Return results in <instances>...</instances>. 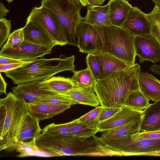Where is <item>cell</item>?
Here are the masks:
<instances>
[{
	"label": "cell",
	"mask_w": 160,
	"mask_h": 160,
	"mask_svg": "<svg viewBox=\"0 0 160 160\" xmlns=\"http://www.w3.org/2000/svg\"><path fill=\"white\" fill-rule=\"evenodd\" d=\"M155 4V5L160 6V0H151Z\"/></svg>",
	"instance_id": "bcb514c9"
},
{
	"label": "cell",
	"mask_w": 160,
	"mask_h": 160,
	"mask_svg": "<svg viewBox=\"0 0 160 160\" xmlns=\"http://www.w3.org/2000/svg\"><path fill=\"white\" fill-rule=\"evenodd\" d=\"M83 6L102 5L106 0H78Z\"/></svg>",
	"instance_id": "60d3db41"
},
{
	"label": "cell",
	"mask_w": 160,
	"mask_h": 160,
	"mask_svg": "<svg viewBox=\"0 0 160 160\" xmlns=\"http://www.w3.org/2000/svg\"><path fill=\"white\" fill-rule=\"evenodd\" d=\"M75 59L74 55L66 57L62 54L59 58L46 59L41 57L4 73L7 77L16 84L33 80L42 82L62 72L70 71L74 73L76 71Z\"/></svg>",
	"instance_id": "3957f363"
},
{
	"label": "cell",
	"mask_w": 160,
	"mask_h": 160,
	"mask_svg": "<svg viewBox=\"0 0 160 160\" xmlns=\"http://www.w3.org/2000/svg\"><path fill=\"white\" fill-rule=\"evenodd\" d=\"M11 21L4 18L0 19V48L9 37L11 30Z\"/></svg>",
	"instance_id": "836d02e7"
},
{
	"label": "cell",
	"mask_w": 160,
	"mask_h": 160,
	"mask_svg": "<svg viewBox=\"0 0 160 160\" xmlns=\"http://www.w3.org/2000/svg\"><path fill=\"white\" fill-rule=\"evenodd\" d=\"M73 121L69 122L56 124L52 123L46 126L42 129V133L48 135H71V130L73 126Z\"/></svg>",
	"instance_id": "f546056e"
},
{
	"label": "cell",
	"mask_w": 160,
	"mask_h": 160,
	"mask_svg": "<svg viewBox=\"0 0 160 160\" xmlns=\"http://www.w3.org/2000/svg\"><path fill=\"white\" fill-rule=\"evenodd\" d=\"M80 138L71 135H50L40 133L35 138L38 148L63 156H88L95 149L97 141L93 137Z\"/></svg>",
	"instance_id": "5b68a950"
},
{
	"label": "cell",
	"mask_w": 160,
	"mask_h": 160,
	"mask_svg": "<svg viewBox=\"0 0 160 160\" xmlns=\"http://www.w3.org/2000/svg\"><path fill=\"white\" fill-rule=\"evenodd\" d=\"M74 74L71 78L74 83L81 87L92 89L96 81L88 68L84 70L75 71Z\"/></svg>",
	"instance_id": "83f0119b"
},
{
	"label": "cell",
	"mask_w": 160,
	"mask_h": 160,
	"mask_svg": "<svg viewBox=\"0 0 160 160\" xmlns=\"http://www.w3.org/2000/svg\"><path fill=\"white\" fill-rule=\"evenodd\" d=\"M41 82L33 80L18 84L17 86L12 88V93L28 103L38 102L43 95L50 92L39 89V84Z\"/></svg>",
	"instance_id": "9a60e30c"
},
{
	"label": "cell",
	"mask_w": 160,
	"mask_h": 160,
	"mask_svg": "<svg viewBox=\"0 0 160 160\" xmlns=\"http://www.w3.org/2000/svg\"><path fill=\"white\" fill-rule=\"evenodd\" d=\"M141 67L138 63L130 66L95 83L92 90L103 107L122 108L128 96L140 89L138 77Z\"/></svg>",
	"instance_id": "6da1fadb"
},
{
	"label": "cell",
	"mask_w": 160,
	"mask_h": 160,
	"mask_svg": "<svg viewBox=\"0 0 160 160\" xmlns=\"http://www.w3.org/2000/svg\"><path fill=\"white\" fill-rule=\"evenodd\" d=\"M30 61L23 63H20L15 64H11L6 65H0V72H5L10 70L18 68L25 63L28 62Z\"/></svg>",
	"instance_id": "ab89813d"
},
{
	"label": "cell",
	"mask_w": 160,
	"mask_h": 160,
	"mask_svg": "<svg viewBox=\"0 0 160 160\" xmlns=\"http://www.w3.org/2000/svg\"><path fill=\"white\" fill-rule=\"evenodd\" d=\"M0 95L4 93L7 94L6 88L7 84L5 81L3 77L0 73Z\"/></svg>",
	"instance_id": "b9f144b4"
},
{
	"label": "cell",
	"mask_w": 160,
	"mask_h": 160,
	"mask_svg": "<svg viewBox=\"0 0 160 160\" xmlns=\"http://www.w3.org/2000/svg\"><path fill=\"white\" fill-rule=\"evenodd\" d=\"M48 34L57 45L68 44L65 35L58 18L51 11L41 6L32 8L27 19Z\"/></svg>",
	"instance_id": "ba28073f"
},
{
	"label": "cell",
	"mask_w": 160,
	"mask_h": 160,
	"mask_svg": "<svg viewBox=\"0 0 160 160\" xmlns=\"http://www.w3.org/2000/svg\"><path fill=\"white\" fill-rule=\"evenodd\" d=\"M142 111H138L124 106L114 115L100 123L98 132H102L129 122L142 115Z\"/></svg>",
	"instance_id": "4fadbf2b"
},
{
	"label": "cell",
	"mask_w": 160,
	"mask_h": 160,
	"mask_svg": "<svg viewBox=\"0 0 160 160\" xmlns=\"http://www.w3.org/2000/svg\"><path fill=\"white\" fill-rule=\"evenodd\" d=\"M93 26L102 42V48L100 52L114 56L130 66L136 64L135 36L123 28L114 25Z\"/></svg>",
	"instance_id": "277c9868"
},
{
	"label": "cell",
	"mask_w": 160,
	"mask_h": 160,
	"mask_svg": "<svg viewBox=\"0 0 160 160\" xmlns=\"http://www.w3.org/2000/svg\"><path fill=\"white\" fill-rule=\"evenodd\" d=\"M150 68L152 72L160 75V65L154 64Z\"/></svg>",
	"instance_id": "f6af8a7d"
},
{
	"label": "cell",
	"mask_w": 160,
	"mask_h": 160,
	"mask_svg": "<svg viewBox=\"0 0 160 160\" xmlns=\"http://www.w3.org/2000/svg\"><path fill=\"white\" fill-rule=\"evenodd\" d=\"M23 30L24 41L26 42L46 47L57 45L43 31L30 22H26Z\"/></svg>",
	"instance_id": "ac0fdd59"
},
{
	"label": "cell",
	"mask_w": 160,
	"mask_h": 160,
	"mask_svg": "<svg viewBox=\"0 0 160 160\" xmlns=\"http://www.w3.org/2000/svg\"><path fill=\"white\" fill-rule=\"evenodd\" d=\"M160 130V100L155 101L143 111L140 128L142 132Z\"/></svg>",
	"instance_id": "d6986e66"
},
{
	"label": "cell",
	"mask_w": 160,
	"mask_h": 160,
	"mask_svg": "<svg viewBox=\"0 0 160 160\" xmlns=\"http://www.w3.org/2000/svg\"><path fill=\"white\" fill-rule=\"evenodd\" d=\"M108 4L112 23L122 27L132 7L126 0H109Z\"/></svg>",
	"instance_id": "7402d4cb"
},
{
	"label": "cell",
	"mask_w": 160,
	"mask_h": 160,
	"mask_svg": "<svg viewBox=\"0 0 160 160\" xmlns=\"http://www.w3.org/2000/svg\"><path fill=\"white\" fill-rule=\"evenodd\" d=\"M28 109L31 116L39 121L52 118L64 112L71 105H56L49 104L29 103Z\"/></svg>",
	"instance_id": "ffe728a7"
},
{
	"label": "cell",
	"mask_w": 160,
	"mask_h": 160,
	"mask_svg": "<svg viewBox=\"0 0 160 160\" xmlns=\"http://www.w3.org/2000/svg\"><path fill=\"white\" fill-rule=\"evenodd\" d=\"M24 41L23 28L14 31L11 34L2 48L16 47L21 45Z\"/></svg>",
	"instance_id": "1f68e13d"
},
{
	"label": "cell",
	"mask_w": 160,
	"mask_h": 160,
	"mask_svg": "<svg viewBox=\"0 0 160 160\" xmlns=\"http://www.w3.org/2000/svg\"><path fill=\"white\" fill-rule=\"evenodd\" d=\"M42 7L53 12L58 18L66 37L68 44L78 46L76 39L78 26L83 21L82 6L78 0H42Z\"/></svg>",
	"instance_id": "8992f818"
},
{
	"label": "cell",
	"mask_w": 160,
	"mask_h": 160,
	"mask_svg": "<svg viewBox=\"0 0 160 160\" xmlns=\"http://www.w3.org/2000/svg\"><path fill=\"white\" fill-rule=\"evenodd\" d=\"M121 108L115 107H103L99 118L100 123L110 118L118 112Z\"/></svg>",
	"instance_id": "8d00e7d4"
},
{
	"label": "cell",
	"mask_w": 160,
	"mask_h": 160,
	"mask_svg": "<svg viewBox=\"0 0 160 160\" xmlns=\"http://www.w3.org/2000/svg\"><path fill=\"white\" fill-rule=\"evenodd\" d=\"M76 85L69 78L52 77L50 78L41 82L39 89L41 90L61 93H64L74 88Z\"/></svg>",
	"instance_id": "603a6c76"
},
{
	"label": "cell",
	"mask_w": 160,
	"mask_h": 160,
	"mask_svg": "<svg viewBox=\"0 0 160 160\" xmlns=\"http://www.w3.org/2000/svg\"><path fill=\"white\" fill-rule=\"evenodd\" d=\"M73 121L71 130L72 135L80 138H89L95 136L98 132V128L78 121Z\"/></svg>",
	"instance_id": "f1b7e54d"
},
{
	"label": "cell",
	"mask_w": 160,
	"mask_h": 160,
	"mask_svg": "<svg viewBox=\"0 0 160 160\" xmlns=\"http://www.w3.org/2000/svg\"><path fill=\"white\" fill-rule=\"evenodd\" d=\"M121 28L135 36L151 34V25L147 14L137 7L132 8Z\"/></svg>",
	"instance_id": "7c38bea8"
},
{
	"label": "cell",
	"mask_w": 160,
	"mask_h": 160,
	"mask_svg": "<svg viewBox=\"0 0 160 160\" xmlns=\"http://www.w3.org/2000/svg\"><path fill=\"white\" fill-rule=\"evenodd\" d=\"M93 54L100 65L101 79L130 66L122 60L109 54L101 52Z\"/></svg>",
	"instance_id": "5bb4252c"
},
{
	"label": "cell",
	"mask_w": 160,
	"mask_h": 160,
	"mask_svg": "<svg viewBox=\"0 0 160 160\" xmlns=\"http://www.w3.org/2000/svg\"><path fill=\"white\" fill-rule=\"evenodd\" d=\"M29 156L42 157L62 156L59 154L39 148V149L36 151L19 153L17 157H23Z\"/></svg>",
	"instance_id": "e575fe53"
},
{
	"label": "cell",
	"mask_w": 160,
	"mask_h": 160,
	"mask_svg": "<svg viewBox=\"0 0 160 160\" xmlns=\"http://www.w3.org/2000/svg\"><path fill=\"white\" fill-rule=\"evenodd\" d=\"M137 139H160V130L150 132H141L132 135Z\"/></svg>",
	"instance_id": "74e56055"
},
{
	"label": "cell",
	"mask_w": 160,
	"mask_h": 160,
	"mask_svg": "<svg viewBox=\"0 0 160 160\" xmlns=\"http://www.w3.org/2000/svg\"><path fill=\"white\" fill-rule=\"evenodd\" d=\"M78 104L96 107L100 104L98 98L92 89L81 87L76 85L73 89L64 93Z\"/></svg>",
	"instance_id": "cb8c5ba5"
},
{
	"label": "cell",
	"mask_w": 160,
	"mask_h": 160,
	"mask_svg": "<svg viewBox=\"0 0 160 160\" xmlns=\"http://www.w3.org/2000/svg\"><path fill=\"white\" fill-rule=\"evenodd\" d=\"M31 114L24 99L10 92L0 99V150L6 152L18 141Z\"/></svg>",
	"instance_id": "7a4b0ae2"
},
{
	"label": "cell",
	"mask_w": 160,
	"mask_h": 160,
	"mask_svg": "<svg viewBox=\"0 0 160 160\" xmlns=\"http://www.w3.org/2000/svg\"><path fill=\"white\" fill-rule=\"evenodd\" d=\"M53 47H43L24 41L17 47L2 48L0 55L24 61H30L50 53Z\"/></svg>",
	"instance_id": "30bf717a"
},
{
	"label": "cell",
	"mask_w": 160,
	"mask_h": 160,
	"mask_svg": "<svg viewBox=\"0 0 160 160\" xmlns=\"http://www.w3.org/2000/svg\"><path fill=\"white\" fill-rule=\"evenodd\" d=\"M138 81L140 90L149 101L160 100V80L150 73L140 71Z\"/></svg>",
	"instance_id": "2e32d148"
},
{
	"label": "cell",
	"mask_w": 160,
	"mask_h": 160,
	"mask_svg": "<svg viewBox=\"0 0 160 160\" xmlns=\"http://www.w3.org/2000/svg\"><path fill=\"white\" fill-rule=\"evenodd\" d=\"M93 156H122L120 153L111 150L102 146L99 142L97 145Z\"/></svg>",
	"instance_id": "d590c367"
},
{
	"label": "cell",
	"mask_w": 160,
	"mask_h": 160,
	"mask_svg": "<svg viewBox=\"0 0 160 160\" xmlns=\"http://www.w3.org/2000/svg\"><path fill=\"white\" fill-rule=\"evenodd\" d=\"M87 68L90 70L96 82L101 80L100 64L93 53L88 54L86 58Z\"/></svg>",
	"instance_id": "d6a6232c"
},
{
	"label": "cell",
	"mask_w": 160,
	"mask_h": 160,
	"mask_svg": "<svg viewBox=\"0 0 160 160\" xmlns=\"http://www.w3.org/2000/svg\"><path fill=\"white\" fill-rule=\"evenodd\" d=\"M39 121L31 115L20 134L18 141L32 145H36L35 138L41 132Z\"/></svg>",
	"instance_id": "d4e9b609"
},
{
	"label": "cell",
	"mask_w": 160,
	"mask_h": 160,
	"mask_svg": "<svg viewBox=\"0 0 160 160\" xmlns=\"http://www.w3.org/2000/svg\"><path fill=\"white\" fill-rule=\"evenodd\" d=\"M109 5L88 6L87 14L83 22L93 26L107 27L113 25L109 14Z\"/></svg>",
	"instance_id": "e0dca14e"
},
{
	"label": "cell",
	"mask_w": 160,
	"mask_h": 160,
	"mask_svg": "<svg viewBox=\"0 0 160 160\" xmlns=\"http://www.w3.org/2000/svg\"><path fill=\"white\" fill-rule=\"evenodd\" d=\"M6 0V1H7L9 3H10L11 2H12V1L14 0Z\"/></svg>",
	"instance_id": "7dc6e473"
},
{
	"label": "cell",
	"mask_w": 160,
	"mask_h": 160,
	"mask_svg": "<svg viewBox=\"0 0 160 160\" xmlns=\"http://www.w3.org/2000/svg\"><path fill=\"white\" fill-rule=\"evenodd\" d=\"M76 36L79 52L90 54L101 51L102 42L93 26L82 21L77 29Z\"/></svg>",
	"instance_id": "9c48e42d"
},
{
	"label": "cell",
	"mask_w": 160,
	"mask_h": 160,
	"mask_svg": "<svg viewBox=\"0 0 160 160\" xmlns=\"http://www.w3.org/2000/svg\"><path fill=\"white\" fill-rule=\"evenodd\" d=\"M29 61L21 60L17 59L4 57L0 55V65L27 62Z\"/></svg>",
	"instance_id": "f35d334b"
},
{
	"label": "cell",
	"mask_w": 160,
	"mask_h": 160,
	"mask_svg": "<svg viewBox=\"0 0 160 160\" xmlns=\"http://www.w3.org/2000/svg\"><path fill=\"white\" fill-rule=\"evenodd\" d=\"M134 46L139 62L150 61L156 63L160 61V46L151 35L136 36Z\"/></svg>",
	"instance_id": "8fae6325"
},
{
	"label": "cell",
	"mask_w": 160,
	"mask_h": 160,
	"mask_svg": "<svg viewBox=\"0 0 160 160\" xmlns=\"http://www.w3.org/2000/svg\"><path fill=\"white\" fill-rule=\"evenodd\" d=\"M142 116L123 125L104 131L100 138L117 139L138 133L140 132Z\"/></svg>",
	"instance_id": "44dd1931"
},
{
	"label": "cell",
	"mask_w": 160,
	"mask_h": 160,
	"mask_svg": "<svg viewBox=\"0 0 160 160\" xmlns=\"http://www.w3.org/2000/svg\"><path fill=\"white\" fill-rule=\"evenodd\" d=\"M137 156H160V150L138 154Z\"/></svg>",
	"instance_id": "ee69618b"
},
{
	"label": "cell",
	"mask_w": 160,
	"mask_h": 160,
	"mask_svg": "<svg viewBox=\"0 0 160 160\" xmlns=\"http://www.w3.org/2000/svg\"><path fill=\"white\" fill-rule=\"evenodd\" d=\"M33 103L56 105L71 106L78 104L75 101L65 94L52 92L44 94L39 101Z\"/></svg>",
	"instance_id": "484cf974"
},
{
	"label": "cell",
	"mask_w": 160,
	"mask_h": 160,
	"mask_svg": "<svg viewBox=\"0 0 160 160\" xmlns=\"http://www.w3.org/2000/svg\"><path fill=\"white\" fill-rule=\"evenodd\" d=\"M97 139L102 145L120 153L122 156H137L160 150V139H137L132 135L114 139Z\"/></svg>",
	"instance_id": "52a82bcc"
},
{
	"label": "cell",
	"mask_w": 160,
	"mask_h": 160,
	"mask_svg": "<svg viewBox=\"0 0 160 160\" xmlns=\"http://www.w3.org/2000/svg\"><path fill=\"white\" fill-rule=\"evenodd\" d=\"M102 108V106L96 107L76 120L78 122L98 128L100 123L99 118Z\"/></svg>",
	"instance_id": "4dcf8cb0"
},
{
	"label": "cell",
	"mask_w": 160,
	"mask_h": 160,
	"mask_svg": "<svg viewBox=\"0 0 160 160\" xmlns=\"http://www.w3.org/2000/svg\"><path fill=\"white\" fill-rule=\"evenodd\" d=\"M149 100L140 89L132 92L127 97L125 106L138 111H142L149 105Z\"/></svg>",
	"instance_id": "4316f807"
},
{
	"label": "cell",
	"mask_w": 160,
	"mask_h": 160,
	"mask_svg": "<svg viewBox=\"0 0 160 160\" xmlns=\"http://www.w3.org/2000/svg\"><path fill=\"white\" fill-rule=\"evenodd\" d=\"M10 11L7 9L4 6V4L2 2L0 3V19L4 18L6 16L7 13Z\"/></svg>",
	"instance_id": "7bdbcfd3"
}]
</instances>
